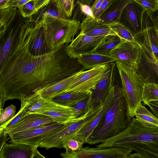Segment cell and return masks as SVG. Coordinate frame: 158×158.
<instances>
[{"mask_svg": "<svg viewBox=\"0 0 158 158\" xmlns=\"http://www.w3.org/2000/svg\"><path fill=\"white\" fill-rule=\"evenodd\" d=\"M17 40L6 60L0 64V110L8 100H27L82 69L77 59L66 53L57 58V51L40 55L31 52L29 30L21 31Z\"/></svg>", "mask_w": 158, "mask_h": 158, "instance_id": "obj_1", "label": "cell"}, {"mask_svg": "<svg viewBox=\"0 0 158 158\" xmlns=\"http://www.w3.org/2000/svg\"><path fill=\"white\" fill-rule=\"evenodd\" d=\"M96 147L118 148L135 151L145 158H158V128L146 127L134 117L123 132Z\"/></svg>", "mask_w": 158, "mask_h": 158, "instance_id": "obj_2", "label": "cell"}, {"mask_svg": "<svg viewBox=\"0 0 158 158\" xmlns=\"http://www.w3.org/2000/svg\"><path fill=\"white\" fill-rule=\"evenodd\" d=\"M131 119L128 114L121 88L118 86L112 103L85 143L98 144L118 135L128 127Z\"/></svg>", "mask_w": 158, "mask_h": 158, "instance_id": "obj_3", "label": "cell"}, {"mask_svg": "<svg viewBox=\"0 0 158 158\" xmlns=\"http://www.w3.org/2000/svg\"><path fill=\"white\" fill-rule=\"evenodd\" d=\"M37 22L41 23L47 46L52 51H57L63 44L73 41L81 25L76 20L44 15Z\"/></svg>", "mask_w": 158, "mask_h": 158, "instance_id": "obj_4", "label": "cell"}, {"mask_svg": "<svg viewBox=\"0 0 158 158\" xmlns=\"http://www.w3.org/2000/svg\"><path fill=\"white\" fill-rule=\"evenodd\" d=\"M115 62L121 81L122 94L126 102L129 115L132 118L142 105L144 84L133 68L119 62Z\"/></svg>", "mask_w": 158, "mask_h": 158, "instance_id": "obj_5", "label": "cell"}, {"mask_svg": "<svg viewBox=\"0 0 158 158\" xmlns=\"http://www.w3.org/2000/svg\"><path fill=\"white\" fill-rule=\"evenodd\" d=\"M102 106L90 108L82 116L77 118L75 121L68 124L65 127L41 142L38 147L47 149L56 148H62L64 143L76 136L79 131L91 120L99 111Z\"/></svg>", "mask_w": 158, "mask_h": 158, "instance_id": "obj_6", "label": "cell"}, {"mask_svg": "<svg viewBox=\"0 0 158 158\" xmlns=\"http://www.w3.org/2000/svg\"><path fill=\"white\" fill-rule=\"evenodd\" d=\"M68 124L64 125L55 123L10 135H8L10 139L9 142L38 146L42 141L62 129Z\"/></svg>", "mask_w": 158, "mask_h": 158, "instance_id": "obj_7", "label": "cell"}, {"mask_svg": "<svg viewBox=\"0 0 158 158\" xmlns=\"http://www.w3.org/2000/svg\"><path fill=\"white\" fill-rule=\"evenodd\" d=\"M108 64L78 72L72 84L62 94L91 91L103 77Z\"/></svg>", "mask_w": 158, "mask_h": 158, "instance_id": "obj_8", "label": "cell"}, {"mask_svg": "<svg viewBox=\"0 0 158 158\" xmlns=\"http://www.w3.org/2000/svg\"><path fill=\"white\" fill-rule=\"evenodd\" d=\"M108 36L93 37L79 33L70 44L65 46V51L70 58L77 59L94 52Z\"/></svg>", "mask_w": 158, "mask_h": 158, "instance_id": "obj_9", "label": "cell"}, {"mask_svg": "<svg viewBox=\"0 0 158 158\" xmlns=\"http://www.w3.org/2000/svg\"><path fill=\"white\" fill-rule=\"evenodd\" d=\"M132 151L118 148L98 149L86 146L78 152L72 154L62 152V158H124L129 156Z\"/></svg>", "mask_w": 158, "mask_h": 158, "instance_id": "obj_10", "label": "cell"}, {"mask_svg": "<svg viewBox=\"0 0 158 158\" xmlns=\"http://www.w3.org/2000/svg\"><path fill=\"white\" fill-rule=\"evenodd\" d=\"M141 49L140 47L137 44L121 39L109 55L115 61L119 62L134 69L140 55Z\"/></svg>", "mask_w": 158, "mask_h": 158, "instance_id": "obj_11", "label": "cell"}, {"mask_svg": "<svg viewBox=\"0 0 158 158\" xmlns=\"http://www.w3.org/2000/svg\"><path fill=\"white\" fill-rule=\"evenodd\" d=\"M116 66L115 62L108 64L106 72L101 80L91 91L90 108L102 105L113 86L114 72Z\"/></svg>", "mask_w": 158, "mask_h": 158, "instance_id": "obj_12", "label": "cell"}, {"mask_svg": "<svg viewBox=\"0 0 158 158\" xmlns=\"http://www.w3.org/2000/svg\"><path fill=\"white\" fill-rule=\"evenodd\" d=\"M145 11L133 0L124 9L120 22L127 27L135 36L143 31V19Z\"/></svg>", "mask_w": 158, "mask_h": 158, "instance_id": "obj_13", "label": "cell"}, {"mask_svg": "<svg viewBox=\"0 0 158 158\" xmlns=\"http://www.w3.org/2000/svg\"><path fill=\"white\" fill-rule=\"evenodd\" d=\"M141 49L140 55L134 69L144 84H158V63L146 56Z\"/></svg>", "mask_w": 158, "mask_h": 158, "instance_id": "obj_14", "label": "cell"}, {"mask_svg": "<svg viewBox=\"0 0 158 158\" xmlns=\"http://www.w3.org/2000/svg\"><path fill=\"white\" fill-rule=\"evenodd\" d=\"M118 86L113 85L107 98L102 105V106L97 114L89 122L84 126L77 133V136L80 137L85 143L92 132L101 122L105 114L112 103L116 96Z\"/></svg>", "mask_w": 158, "mask_h": 158, "instance_id": "obj_15", "label": "cell"}, {"mask_svg": "<svg viewBox=\"0 0 158 158\" xmlns=\"http://www.w3.org/2000/svg\"><path fill=\"white\" fill-rule=\"evenodd\" d=\"M156 29L147 27L135 36L136 44H139L148 56L157 62L158 60V47L156 40Z\"/></svg>", "mask_w": 158, "mask_h": 158, "instance_id": "obj_16", "label": "cell"}, {"mask_svg": "<svg viewBox=\"0 0 158 158\" xmlns=\"http://www.w3.org/2000/svg\"><path fill=\"white\" fill-rule=\"evenodd\" d=\"M36 114L47 116L55 123L61 124H67L75 121L76 118L73 108L57 103L47 108L41 109Z\"/></svg>", "mask_w": 158, "mask_h": 158, "instance_id": "obj_17", "label": "cell"}, {"mask_svg": "<svg viewBox=\"0 0 158 158\" xmlns=\"http://www.w3.org/2000/svg\"><path fill=\"white\" fill-rule=\"evenodd\" d=\"M55 123L51 118L47 116L36 114H30L15 125L7 133L9 135Z\"/></svg>", "mask_w": 158, "mask_h": 158, "instance_id": "obj_18", "label": "cell"}, {"mask_svg": "<svg viewBox=\"0 0 158 158\" xmlns=\"http://www.w3.org/2000/svg\"><path fill=\"white\" fill-rule=\"evenodd\" d=\"M80 29V33L91 36L117 35L108 25L96 18L86 17L81 23Z\"/></svg>", "mask_w": 158, "mask_h": 158, "instance_id": "obj_19", "label": "cell"}, {"mask_svg": "<svg viewBox=\"0 0 158 158\" xmlns=\"http://www.w3.org/2000/svg\"><path fill=\"white\" fill-rule=\"evenodd\" d=\"M38 148L23 143H6L0 149V158H33Z\"/></svg>", "mask_w": 158, "mask_h": 158, "instance_id": "obj_20", "label": "cell"}, {"mask_svg": "<svg viewBox=\"0 0 158 158\" xmlns=\"http://www.w3.org/2000/svg\"><path fill=\"white\" fill-rule=\"evenodd\" d=\"M133 1V0H114L98 20L107 25L120 22L124 9Z\"/></svg>", "mask_w": 158, "mask_h": 158, "instance_id": "obj_21", "label": "cell"}, {"mask_svg": "<svg viewBox=\"0 0 158 158\" xmlns=\"http://www.w3.org/2000/svg\"><path fill=\"white\" fill-rule=\"evenodd\" d=\"M77 59L79 63L86 70L115 61L109 55L95 52L82 56Z\"/></svg>", "mask_w": 158, "mask_h": 158, "instance_id": "obj_22", "label": "cell"}, {"mask_svg": "<svg viewBox=\"0 0 158 158\" xmlns=\"http://www.w3.org/2000/svg\"><path fill=\"white\" fill-rule=\"evenodd\" d=\"M78 73L49 86L40 93L44 98L51 100L62 94L72 84Z\"/></svg>", "mask_w": 158, "mask_h": 158, "instance_id": "obj_23", "label": "cell"}, {"mask_svg": "<svg viewBox=\"0 0 158 158\" xmlns=\"http://www.w3.org/2000/svg\"><path fill=\"white\" fill-rule=\"evenodd\" d=\"M135 116L139 123L148 128H158V118L142 105L136 111Z\"/></svg>", "mask_w": 158, "mask_h": 158, "instance_id": "obj_24", "label": "cell"}, {"mask_svg": "<svg viewBox=\"0 0 158 158\" xmlns=\"http://www.w3.org/2000/svg\"><path fill=\"white\" fill-rule=\"evenodd\" d=\"M29 104L27 109L29 114H35L39 110L47 108L53 105L55 102L44 98L39 93L27 99Z\"/></svg>", "mask_w": 158, "mask_h": 158, "instance_id": "obj_25", "label": "cell"}, {"mask_svg": "<svg viewBox=\"0 0 158 158\" xmlns=\"http://www.w3.org/2000/svg\"><path fill=\"white\" fill-rule=\"evenodd\" d=\"M90 91L81 93L67 92L56 96L51 100L63 106L72 107L81 100Z\"/></svg>", "mask_w": 158, "mask_h": 158, "instance_id": "obj_26", "label": "cell"}, {"mask_svg": "<svg viewBox=\"0 0 158 158\" xmlns=\"http://www.w3.org/2000/svg\"><path fill=\"white\" fill-rule=\"evenodd\" d=\"M50 2L51 0H30L18 9L19 13L23 17L29 18L37 14Z\"/></svg>", "mask_w": 158, "mask_h": 158, "instance_id": "obj_27", "label": "cell"}, {"mask_svg": "<svg viewBox=\"0 0 158 158\" xmlns=\"http://www.w3.org/2000/svg\"><path fill=\"white\" fill-rule=\"evenodd\" d=\"M21 102L20 109L14 117L7 122L0 125V129H4L7 133L10 129L21 121L28 114L27 109L29 102L27 99Z\"/></svg>", "mask_w": 158, "mask_h": 158, "instance_id": "obj_28", "label": "cell"}, {"mask_svg": "<svg viewBox=\"0 0 158 158\" xmlns=\"http://www.w3.org/2000/svg\"><path fill=\"white\" fill-rule=\"evenodd\" d=\"M158 101V84L151 83L144 84L142 101L147 105L150 102Z\"/></svg>", "mask_w": 158, "mask_h": 158, "instance_id": "obj_29", "label": "cell"}, {"mask_svg": "<svg viewBox=\"0 0 158 158\" xmlns=\"http://www.w3.org/2000/svg\"><path fill=\"white\" fill-rule=\"evenodd\" d=\"M108 25L121 39L136 43L135 36L122 23L118 22Z\"/></svg>", "mask_w": 158, "mask_h": 158, "instance_id": "obj_30", "label": "cell"}, {"mask_svg": "<svg viewBox=\"0 0 158 158\" xmlns=\"http://www.w3.org/2000/svg\"><path fill=\"white\" fill-rule=\"evenodd\" d=\"M121 40V38L117 35H109L98 46L94 52L109 55L110 52L120 43Z\"/></svg>", "mask_w": 158, "mask_h": 158, "instance_id": "obj_31", "label": "cell"}, {"mask_svg": "<svg viewBox=\"0 0 158 158\" xmlns=\"http://www.w3.org/2000/svg\"><path fill=\"white\" fill-rule=\"evenodd\" d=\"M91 99V92L90 91L80 101L71 107L76 118L82 116L89 111L90 109Z\"/></svg>", "mask_w": 158, "mask_h": 158, "instance_id": "obj_32", "label": "cell"}, {"mask_svg": "<svg viewBox=\"0 0 158 158\" xmlns=\"http://www.w3.org/2000/svg\"><path fill=\"white\" fill-rule=\"evenodd\" d=\"M16 8L10 7L0 10V37L5 32L7 26L13 20L16 13Z\"/></svg>", "mask_w": 158, "mask_h": 158, "instance_id": "obj_33", "label": "cell"}, {"mask_svg": "<svg viewBox=\"0 0 158 158\" xmlns=\"http://www.w3.org/2000/svg\"><path fill=\"white\" fill-rule=\"evenodd\" d=\"M84 143V142L82 139L76 136L64 143L63 148L65 149V153L74 154L79 152L83 147Z\"/></svg>", "mask_w": 158, "mask_h": 158, "instance_id": "obj_34", "label": "cell"}, {"mask_svg": "<svg viewBox=\"0 0 158 158\" xmlns=\"http://www.w3.org/2000/svg\"><path fill=\"white\" fill-rule=\"evenodd\" d=\"M56 7L67 18L72 15L74 4L73 0H54L51 1Z\"/></svg>", "mask_w": 158, "mask_h": 158, "instance_id": "obj_35", "label": "cell"}, {"mask_svg": "<svg viewBox=\"0 0 158 158\" xmlns=\"http://www.w3.org/2000/svg\"><path fill=\"white\" fill-rule=\"evenodd\" d=\"M13 30L12 29V34ZM10 35L1 50L0 64L3 63L6 60L12 47L13 41L15 35Z\"/></svg>", "mask_w": 158, "mask_h": 158, "instance_id": "obj_36", "label": "cell"}, {"mask_svg": "<svg viewBox=\"0 0 158 158\" xmlns=\"http://www.w3.org/2000/svg\"><path fill=\"white\" fill-rule=\"evenodd\" d=\"M16 110V107L13 105L0 110V125L7 122L14 117L15 115Z\"/></svg>", "mask_w": 158, "mask_h": 158, "instance_id": "obj_37", "label": "cell"}, {"mask_svg": "<svg viewBox=\"0 0 158 158\" xmlns=\"http://www.w3.org/2000/svg\"><path fill=\"white\" fill-rule=\"evenodd\" d=\"M148 12H155L158 10V0H134Z\"/></svg>", "mask_w": 158, "mask_h": 158, "instance_id": "obj_38", "label": "cell"}, {"mask_svg": "<svg viewBox=\"0 0 158 158\" xmlns=\"http://www.w3.org/2000/svg\"><path fill=\"white\" fill-rule=\"evenodd\" d=\"M114 0H104L99 10L94 15L95 17L99 19L104 12L113 3Z\"/></svg>", "mask_w": 158, "mask_h": 158, "instance_id": "obj_39", "label": "cell"}, {"mask_svg": "<svg viewBox=\"0 0 158 158\" xmlns=\"http://www.w3.org/2000/svg\"><path fill=\"white\" fill-rule=\"evenodd\" d=\"M80 10L82 13L86 16V17L92 18H95L92 12L91 7L89 5L81 2V1H77Z\"/></svg>", "mask_w": 158, "mask_h": 158, "instance_id": "obj_40", "label": "cell"}, {"mask_svg": "<svg viewBox=\"0 0 158 158\" xmlns=\"http://www.w3.org/2000/svg\"><path fill=\"white\" fill-rule=\"evenodd\" d=\"M30 0H10L9 3L10 7L19 8L22 6Z\"/></svg>", "mask_w": 158, "mask_h": 158, "instance_id": "obj_41", "label": "cell"}, {"mask_svg": "<svg viewBox=\"0 0 158 158\" xmlns=\"http://www.w3.org/2000/svg\"><path fill=\"white\" fill-rule=\"evenodd\" d=\"M147 105L150 107L154 115L158 118V101L150 102Z\"/></svg>", "mask_w": 158, "mask_h": 158, "instance_id": "obj_42", "label": "cell"}, {"mask_svg": "<svg viewBox=\"0 0 158 158\" xmlns=\"http://www.w3.org/2000/svg\"><path fill=\"white\" fill-rule=\"evenodd\" d=\"M8 135L4 129H0V149L6 143V142L8 140Z\"/></svg>", "mask_w": 158, "mask_h": 158, "instance_id": "obj_43", "label": "cell"}, {"mask_svg": "<svg viewBox=\"0 0 158 158\" xmlns=\"http://www.w3.org/2000/svg\"><path fill=\"white\" fill-rule=\"evenodd\" d=\"M104 0H96L91 7L92 12L94 16L97 12Z\"/></svg>", "mask_w": 158, "mask_h": 158, "instance_id": "obj_44", "label": "cell"}, {"mask_svg": "<svg viewBox=\"0 0 158 158\" xmlns=\"http://www.w3.org/2000/svg\"><path fill=\"white\" fill-rule=\"evenodd\" d=\"M10 1V0H0V10L6 9L9 7H10L9 3Z\"/></svg>", "mask_w": 158, "mask_h": 158, "instance_id": "obj_45", "label": "cell"}, {"mask_svg": "<svg viewBox=\"0 0 158 158\" xmlns=\"http://www.w3.org/2000/svg\"><path fill=\"white\" fill-rule=\"evenodd\" d=\"M33 158H46L38 151L37 149H36L33 155Z\"/></svg>", "mask_w": 158, "mask_h": 158, "instance_id": "obj_46", "label": "cell"}, {"mask_svg": "<svg viewBox=\"0 0 158 158\" xmlns=\"http://www.w3.org/2000/svg\"><path fill=\"white\" fill-rule=\"evenodd\" d=\"M129 158H145L141 155L137 153H131L129 155Z\"/></svg>", "mask_w": 158, "mask_h": 158, "instance_id": "obj_47", "label": "cell"}, {"mask_svg": "<svg viewBox=\"0 0 158 158\" xmlns=\"http://www.w3.org/2000/svg\"><path fill=\"white\" fill-rule=\"evenodd\" d=\"M156 40L158 47V29H156Z\"/></svg>", "mask_w": 158, "mask_h": 158, "instance_id": "obj_48", "label": "cell"}, {"mask_svg": "<svg viewBox=\"0 0 158 158\" xmlns=\"http://www.w3.org/2000/svg\"><path fill=\"white\" fill-rule=\"evenodd\" d=\"M157 11V20L158 23V10Z\"/></svg>", "mask_w": 158, "mask_h": 158, "instance_id": "obj_49", "label": "cell"}, {"mask_svg": "<svg viewBox=\"0 0 158 158\" xmlns=\"http://www.w3.org/2000/svg\"><path fill=\"white\" fill-rule=\"evenodd\" d=\"M124 158H129V156H127L126 157H125Z\"/></svg>", "mask_w": 158, "mask_h": 158, "instance_id": "obj_50", "label": "cell"}, {"mask_svg": "<svg viewBox=\"0 0 158 158\" xmlns=\"http://www.w3.org/2000/svg\"><path fill=\"white\" fill-rule=\"evenodd\" d=\"M157 62L158 63V60H157Z\"/></svg>", "mask_w": 158, "mask_h": 158, "instance_id": "obj_51", "label": "cell"}]
</instances>
